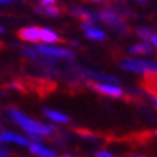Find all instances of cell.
I'll list each match as a JSON object with an SVG mask.
<instances>
[{
	"mask_svg": "<svg viewBox=\"0 0 157 157\" xmlns=\"http://www.w3.org/2000/svg\"><path fill=\"white\" fill-rule=\"evenodd\" d=\"M6 114L9 115V118H12L14 123L19 125L20 128H23L28 136H38V137H46V136H52L55 133V127L49 125V124H43L39 123L36 120L30 118L28 115L22 113L19 108L16 107H7L6 109Z\"/></svg>",
	"mask_w": 157,
	"mask_h": 157,
	"instance_id": "1",
	"label": "cell"
},
{
	"mask_svg": "<svg viewBox=\"0 0 157 157\" xmlns=\"http://www.w3.org/2000/svg\"><path fill=\"white\" fill-rule=\"evenodd\" d=\"M98 22H102L109 30L118 35L128 33V25L124 19V14L117 7L107 6L98 10Z\"/></svg>",
	"mask_w": 157,
	"mask_h": 157,
	"instance_id": "2",
	"label": "cell"
},
{
	"mask_svg": "<svg viewBox=\"0 0 157 157\" xmlns=\"http://www.w3.org/2000/svg\"><path fill=\"white\" fill-rule=\"evenodd\" d=\"M33 48L39 53V58H42L46 65H55L59 59H72L75 56V52L72 49L59 46V45L36 43V45H33Z\"/></svg>",
	"mask_w": 157,
	"mask_h": 157,
	"instance_id": "3",
	"label": "cell"
},
{
	"mask_svg": "<svg viewBox=\"0 0 157 157\" xmlns=\"http://www.w3.org/2000/svg\"><path fill=\"white\" fill-rule=\"evenodd\" d=\"M120 68L123 71L133 72L138 75L157 76V59H144V58H124L120 61Z\"/></svg>",
	"mask_w": 157,
	"mask_h": 157,
	"instance_id": "4",
	"label": "cell"
},
{
	"mask_svg": "<svg viewBox=\"0 0 157 157\" xmlns=\"http://www.w3.org/2000/svg\"><path fill=\"white\" fill-rule=\"evenodd\" d=\"M92 88L104 97H109V98H121L124 95V90L118 84L114 82H94Z\"/></svg>",
	"mask_w": 157,
	"mask_h": 157,
	"instance_id": "5",
	"label": "cell"
},
{
	"mask_svg": "<svg viewBox=\"0 0 157 157\" xmlns=\"http://www.w3.org/2000/svg\"><path fill=\"white\" fill-rule=\"evenodd\" d=\"M81 29L84 35H85L86 39H90L92 42H104L107 39V33H105L104 29H101L97 23H92V22H86V20H82L81 22Z\"/></svg>",
	"mask_w": 157,
	"mask_h": 157,
	"instance_id": "6",
	"label": "cell"
},
{
	"mask_svg": "<svg viewBox=\"0 0 157 157\" xmlns=\"http://www.w3.org/2000/svg\"><path fill=\"white\" fill-rule=\"evenodd\" d=\"M19 38L32 45L40 42V28L38 26H25L19 30Z\"/></svg>",
	"mask_w": 157,
	"mask_h": 157,
	"instance_id": "7",
	"label": "cell"
},
{
	"mask_svg": "<svg viewBox=\"0 0 157 157\" xmlns=\"http://www.w3.org/2000/svg\"><path fill=\"white\" fill-rule=\"evenodd\" d=\"M128 53L131 56H150L153 53V46L147 40H140L137 43H133L128 49Z\"/></svg>",
	"mask_w": 157,
	"mask_h": 157,
	"instance_id": "8",
	"label": "cell"
},
{
	"mask_svg": "<svg viewBox=\"0 0 157 157\" xmlns=\"http://www.w3.org/2000/svg\"><path fill=\"white\" fill-rule=\"evenodd\" d=\"M3 143H14L19 144V146H28L29 141L28 138L20 136L17 133H13V131H2L0 133V144Z\"/></svg>",
	"mask_w": 157,
	"mask_h": 157,
	"instance_id": "9",
	"label": "cell"
},
{
	"mask_svg": "<svg viewBox=\"0 0 157 157\" xmlns=\"http://www.w3.org/2000/svg\"><path fill=\"white\" fill-rule=\"evenodd\" d=\"M72 13L75 14L76 17H79L82 20H86V22H92V23H97L98 22V12L95 10H91L88 7H72Z\"/></svg>",
	"mask_w": 157,
	"mask_h": 157,
	"instance_id": "10",
	"label": "cell"
},
{
	"mask_svg": "<svg viewBox=\"0 0 157 157\" xmlns=\"http://www.w3.org/2000/svg\"><path fill=\"white\" fill-rule=\"evenodd\" d=\"M28 146H29V151L32 153V154H35L36 157H59L53 150L45 147V146H42L38 141H32Z\"/></svg>",
	"mask_w": 157,
	"mask_h": 157,
	"instance_id": "11",
	"label": "cell"
},
{
	"mask_svg": "<svg viewBox=\"0 0 157 157\" xmlns=\"http://www.w3.org/2000/svg\"><path fill=\"white\" fill-rule=\"evenodd\" d=\"M59 33L51 28H40V42L45 45H56L59 42Z\"/></svg>",
	"mask_w": 157,
	"mask_h": 157,
	"instance_id": "12",
	"label": "cell"
},
{
	"mask_svg": "<svg viewBox=\"0 0 157 157\" xmlns=\"http://www.w3.org/2000/svg\"><path fill=\"white\" fill-rule=\"evenodd\" d=\"M43 114L46 115V118H49L51 121H53V123H58V124H67V123H69V117H68L67 114L61 113V111H58V109L45 108V109H43Z\"/></svg>",
	"mask_w": 157,
	"mask_h": 157,
	"instance_id": "13",
	"label": "cell"
},
{
	"mask_svg": "<svg viewBox=\"0 0 157 157\" xmlns=\"http://www.w3.org/2000/svg\"><path fill=\"white\" fill-rule=\"evenodd\" d=\"M35 12L39 14H43V16H46V17H58L59 13H61V10H59V7H58L56 5H49V6L39 5L35 7Z\"/></svg>",
	"mask_w": 157,
	"mask_h": 157,
	"instance_id": "14",
	"label": "cell"
},
{
	"mask_svg": "<svg viewBox=\"0 0 157 157\" xmlns=\"http://www.w3.org/2000/svg\"><path fill=\"white\" fill-rule=\"evenodd\" d=\"M153 33H154V30L151 28H148V26H138V28H136V35L140 38V40H147L148 42Z\"/></svg>",
	"mask_w": 157,
	"mask_h": 157,
	"instance_id": "15",
	"label": "cell"
},
{
	"mask_svg": "<svg viewBox=\"0 0 157 157\" xmlns=\"http://www.w3.org/2000/svg\"><path fill=\"white\" fill-rule=\"evenodd\" d=\"M23 55L26 58H30V59H39V53L35 51L33 46H26V48H23Z\"/></svg>",
	"mask_w": 157,
	"mask_h": 157,
	"instance_id": "16",
	"label": "cell"
},
{
	"mask_svg": "<svg viewBox=\"0 0 157 157\" xmlns=\"http://www.w3.org/2000/svg\"><path fill=\"white\" fill-rule=\"evenodd\" d=\"M148 42H150V45L153 46V49H156L157 51V32H154V33L151 35V38H150Z\"/></svg>",
	"mask_w": 157,
	"mask_h": 157,
	"instance_id": "17",
	"label": "cell"
},
{
	"mask_svg": "<svg viewBox=\"0 0 157 157\" xmlns=\"http://www.w3.org/2000/svg\"><path fill=\"white\" fill-rule=\"evenodd\" d=\"M95 157H115L113 156L109 151H105V150H100V151L95 153Z\"/></svg>",
	"mask_w": 157,
	"mask_h": 157,
	"instance_id": "18",
	"label": "cell"
},
{
	"mask_svg": "<svg viewBox=\"0 0 157 157\" xmlns=\"http://www.w3.org/2000/svg\"><path fill=\"white\" fill-rule=\"evenodd\" d=\"M38 2H39V3H40L42 6H49V5H55L58 0H38Z\"/></svg>",
	"mask_w": 157,
	"mask_h": 157,
	"instance_id": "19",
	"label": "cell"
},
{
	"mask_svg": "<svg viewBox=\"0 0 157 157\" xmlns=\"http://www.w3.org/2000/svg\"><path fill=\"white\" fill-rule=\"evenodd\" d=\"M14 0H0V6H10L13 5Z\"/></svg>",
	"mask_w": 157,
	"mask_h": 157,
	"instance_id": "20",
	"label": "cell"
},
{
	"mask_svg": "<svg viewBox=\"0 0 157 157\" xmlns=\"http://www.w3.org/2000/svg\"><path fill=\"white\" fill-rule=\"evenodd\" d=\"M78 45H79V42H78L76 39H72V40H71V46H72V48H76Z\"/></svg>",
	"mask_w": 157,
	"mask_h": 157,
	"instance_id": "21",
	"label": "cell"
},
{
	"mask_svg": "<svg viewBox=\"0 0 157 157\" xmlns=\"http://www.w3.org/2000/svg\"><path fill=\"white\" fill-rule=\"evenodd\" d=\"M0 157H9V154H7L5 150H0Z\"/></svg>",
	"mask_w": 157,
	"mask_h": 157,
	"instance_id": "22",
	"label": "cell"
},
{
	"mask_svg": "<svg viewBox=\"0 0 157 157\" xmlns=\"http://www.w3.org/2000/svg\"><path fill=\"white\" fill-rule=\"evenodd\" d=\"M91 2H94V3H107L108 0H91Z\"/></svg>",
	"mask_w": 157,
	"mask_h": 157,
	"instance_id": "23",
	"label": "cell"
},
{
	"mask_svg": "<svg viewBox=\"0 0 157 157\" xmlns=\"http://www.w3.org/2000/svg\"><path fill=\"white\" fill-rule=\"evenodd\" d=\"M153 104H154V107H156V109H157V95L153 98Z\"/></svg>",
	"mask_w": 157,
	"mask_h": 157,
	"instance_id": "24",
	"label": "cell"
},
{
	"mask_svg": "<svg viewBox=\"0 0 157 157\" xmlns=\"http://www.w3.org/2000/svg\"><path fill=\"white\" fill-rule=\"evenodd\" d=\"M5 33V29H3V26H0V35Z\"/></svg>",
	"mask_w": 157,
	"mask_h": 157,
	"instance_id": "25",
	"label": "cell"
},
{
	"mask_svg": "<svg viewBox=\"0 0 157 157\" xmlns=\"http://www.w3.org/2000/svg\"><path fill=\"white\" fill-rule=\"evenodd\" d=\"M130 157H144V156H138V154H134V156H130Z\"/></svg>",
	"mask_w": 157,
	"mask_h": 157,
	"instance_id": "26",
	"label": "cell"
},
{
	"mask_svg": "<svg viewBox=\"0 0 157 157\" xmlns=\"http://www.w3.org/2000/svg\"><path fill=\"white\" fill-rule=\"evenodd\" d=\"M114 2H117V3H123L124 0H114Z\"/></svg>",
	"mask_w": 157,
	"mask_h": 157,
	"instance_id": "27",
	"label": "cell"
},
{
	"mask_svg": "<svg viewBox=\"0 0 157 157\" xmlns=\"http://www.w3.org/2000/svg\"><path fill=\"white\" fill-rule=\"evenodd\" d=\"M136 2H141V3H144V2H146V0H136Z\"/></svg>",
	"mask_w": 157,
	"mask_h": 157,
	"instance_id": "28",
	"label": "cell"
},
{
	"mask_svg": "<svg viewBox=\"0 0 157 157\" xmlns=\"http://www.w3.org/2000/svg\"><path fill=\"white\" fill-rule=\"evenodd\" d=\"M63 157H74V156H69V154H65V156Z\"/></svg>",
	"mask_w": 157,
	"mask_h": 157,
	"instance_id": "29",
	"label": "cell"
},
{
	"mask_svg": "<svg viewBox=\"0 0 157 157\" xmlns=\"http://www.w3.org/2000/svg\"><path fill=\"white\" fill-rule=\"evenodd\" d=\"M25 2H36V0H25Z\"/></svg>",
	"mask_w": 157,
	"mask_h": 157,
	"instance_id": "30",
	"label": "cell"
},
{
	"mask_svg": "<svg viewBox=\"0 0 157 157\" xmlns=\"http://www.w3.org/2000/svg\"><path fill=\"white\" fill-rule=\"evenodd\" d=\"M156 134H157V131H156Z\"/></svg>",
	"mask_w": 157,
	"mask_h": 157,
	"instance_id": "31",
	"label": "cell"
}]
</instances>
